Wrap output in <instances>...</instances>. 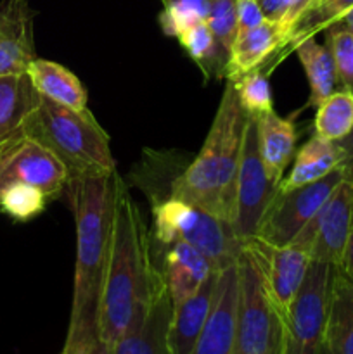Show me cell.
Segmentation results:
<instances>
[{
    "mask_svg": "<svg viewBox=\"0 0 353 354\" xmlns=\"http://www.w3.org/2000/svg\"><path fill=\"white\" fill-rule=\"evenodd\" d=\"M151 244L144 216L116 175L109 254L99 304V334L107 346H113L144 313L163 282Z\"/></svg>",
    "mask_w": 353,
    "mask_h": 354,
    "instance_id": "1",
    "label": "cell"
},
{
    "mask_svg": "<svg viewBox=\"0 0 353 354\" xmlns=\"http://www.w3.org/2000/svg\"><path fill=\"white\" fill-rule=\"evenodd\" d=\"M248 121L249 114L239 102L234 82L227 80L206 140L199 154L173 180L170 196L232 223Z\"/></svg>",
    "mask_w": 353,
    "mask_h": 354,
    "instance_id": "2",
    "label": "cell"
},
{
    "mask_svg": "<svg viewBox=\"0 0 353 354\" xmlns=\"http://www.w3.org/2000/svg\"><path fill=\"white\" fill-rule=\"evenodd\" d=\"M114 176L69 180L66 189L76 227L75 283L68 328H99L100 292L113 225Z\"/></svg>",
    "mask_w": 353,
    "mask_h": 354,
    "instance_id": "3",
    "label": "cell"
},
{
    "mask_svg": "<svg viewBox=\"0 0 353 354\" xmlns=\"http://www.w3.org/2000/svg\"><path fill=\"white\" fill-rule=\"evenodd\" d=\"M24 131L57 156L71 180L116 175L109 135L89 109L76 111L42 97Z\"/></svg>",
    "mask_w": 353,
    "mask_h": 354,
    "instance_id": "4",
    "label": "cell"
},
{
    "mask_svg": "<svg viewBox=\"0 0 353 354\" xmlns=\"http://www.w3.org/2000/svg\"><path fill=\"white\" fill-rule=\"evenodd\" d=\"M151 235L161 245L175 241L194 245L210 259L217 272L234 265L242 249V241L235 235L230 221L173 196L152 204Z\"/></svg>",
    "mask_w": 353,
    "mask_h": 354,
    "instance_id": "5",
    "label": "cell"
},
{
    "mask_svg": "<svg viewBox=\"0 0 353 354\" xmlns=\"http://www.w3.org/2000/svg\"><path fill=\"white\" fill-rule=\"evenodd\" d=\"M235 265L237 317L232 354H279L282 313L270 294L258 261L244 244Z\"/></svg>",
    "mask_w": 353,
    "mask_h": 354,
    "instance_id": "6",
    "label": "cell"
},
{
    "mask_svg": "<svg viewBox=\"0 0 353 354\" xmlns=\"http://www.w3.org/2000/svg\"><path fill=\"white\" fill-rule=\"evenodd\" d=\"M336 266L311 261L307 277L282 317L279 354H318L325 339Z\"/></svg>",
    "mask_w": 353,
    "mask_h": 354,
    "instance_id": "7",
    "label": "cell"
},
{
    "mask_svg": "<svg viewBox=\"0 0 353 354\" xmlns=\"http://www.w3.org/2000/svg\"><path fill=\"white\" fill-rule=\"evenodd\" d=\"M279 187L280 183L270 178L266 173L260 154L256 120L249 116L244 142H242L241 165H239L237 185H235L234 218H232L235 235L242 242L256 235L260 223L265 218L270 204L273 203V197L279 192Z\"/></svg>",
    "mask_w": 353,
    "mask_h": 354,
    "instance_id": "8",
    "label": "cell"
},
{
    "mask_svg": "<svg viewBox=\"0 0 353 354\" xmlns=\"http://www.w3.org/2000/svg\"><path fill=\"white\" fill-rule=\"evenodd\" d=\"M353 228V176L346 173L324 206L298 232L289 244L303 249L311 261L338 268Z\"/></svg>",
    "mask_w": 353,
    "mask_h": 354,
    "instance_id": "9",
    "label": "cell"
},
{
    "mask_svg": "<svg viewBox=\"0 0 353 354\" xmlns=\"http://www.w3.org/2000/svg\"><path fill=\"white\" fill-rule=\"evenodd\" d=\"M69 180L57 156L26 131L0 144V192L12 183H28L44 190L48 199H57Z\"/></svg>",
    "mask_w": 353,
    "mask_h": 354,
    "instance_id": "10",
    "label": "cell"
},
{
    "mask_svg": "<svg viewBox=\"0 0 353 354\" xmlns=\"http://www.w3.org/2000/svg\"><path fill=\"white\" fill-rule=\"evenodd\" d=\"M346 176L343 165L324 178L291 190H280L273 197L255 237L273 245H287L298 232L317 214L325 201Z\"/></svg>",
    "mask_w": 353,
    "mask_h": 354,
    "instance_id": "11",
    "label": "cell"
},
{
    "mask_svg": "<svg viewBox=\"0 0 353 354\" xmlns=\"http://www.w3.org/2000/svg\"><path fill=\"white\" fill-rule=\"evenodd\" d=\"M242 244L258 261L270 294L284 317L307 277L310 254L293 244L273 245L256 237L246 239Z\"/></svg>",
    "mask_w": 353,
    "mask_h": 354,
    "instance_id": "12",
    "label": "cell"
},
{
    "mask_svg": "<svg viewBox=\"0 0 353 354\" xmlns=\"http://www.w3.org/2000/svg\"><path fill=\"white\" fill-rule=\"evenodd\" d=\"M237 263V261H235ZM218 272L213 306L192 354H232L237 317V265Z\"/></svg>",
    "mask_w": 353,
    "mask_h": 354,
    "instance_id": "13",
    "label": "cell"
},
{
    "mask_svg": "<svg viewBox=\"0 0 353 354\" xmlns=\"http://www.w3.org/2000/svg\"><path fill=\"white\" fill-rule=\"evenodd\" d=\"M33 17L28 0L0 2V76L26 73L37 59Z\"/></svg>",
    "mask_w": 353,
    "mask_h": 354,
    "instance_id": "14",
    "label": "cell"
},
{
    "mask_svg": "<svg viewBox=\"0 0 353 354\" xmlns=\"http://www.w3.org/2000/svg\"><path fill=\"white\" fill-rule=\"evenodd\" d=\"M172 311L173 304L163 279L144 313L111 346V354H170L168 327Z\"/></svg>",
    "mask_w": 353,
    "mask_h": 354,
    "instance_id": "15",
    "label": "cell"
},
{
    "mask_svg": "<svg viewBox=\"0 0 353 354\" xmlns=\"http://www.w3.org/2000/svg\"><path fill=\"white\" fill-rule=\"evenodd\" d=\"M165 248V265L161 266V273L172 304L176 306L197 292L208 277L217 270L199 249L187 242L175 241Z\"/></svg>",
    "mask_w": 353,
    "mask_h": 354,
    "instance_id": "16",
    "label": "cell"
},
{
    "mask_svg": "<svg viewBox=\"0 0 353 354\" xmlns=\"http://www.w3.org/2000/svg\"><path fill=\"white\" fill-rule=\"evenodd\" d=\"M218 272L211 273L197 292L173 306L168 327L170 354H192L213 306Z\"/></svg>",
    "mask_w": 353,
    "mask_h": 354,
    "instance_id": "17",
    "label": "cell"
},
{
    "mask_svg": "<svg viewBox=\"0 0 353 354\" xmlns=\"http://www.w3.org/2000/svg\"><path fill=\"white\" fill-rule=\"evenodd\" d=\"M289 44V37L275 21L265 19L260 26L235 38L228 54L224 76L237 80L246 73L258 69L263 62Z\"/></svg>",
    "mask_w": 353,
    "mask_h": 354,
    "instance_id": "18",
    "label": "cell"
},
{
    "mask_svg": "<svg viewBox=\"0 0 353 354\" xmlns=\"http://www.w3.org/2000/svg\"><path fill=\"white\" fill-rule=\"evenodd\" d=\"M40 99L28 73L0 76V144L23 133Z\"/></svg>",
    "mask_w": 353,
    "mask_h": 354,
    "instance_id": "19",
    "label": "cell"
},
{
    "mask_svg": "<svg viewBox=\"0 0 353 354\" xmlns=\"http://www.w3.org/2000/svg\"><path fill=\"white\" fill-rule=\"evenodd\" d=\"M255 120L263 165L270 178L280 183L296 151V124L291 118L279 116L275 111L262 114Z\"/></svg>",
    "mask_w": 353,
    "mask_h": 354,
    "instance_id": "20",
    "label": "cell"
},
{
    "mask_svg": "<svg viewBox=\"0 0 353 354\" xmlns=\"http://www.w3.org/2000/svg\"><path fill=\"white\" fill-rule=\"evenodd\" d=\"M31 83L42 97L76 111L89 109V93L75 73L47 59H33L26 69Z\"/></svg>",
    "mask_w": 353,
    "mask_h": 354,
    "instance_id": "21",
    "label": "cell"
},
{
    "mask_svg": "<svg viewBox=\"0 0 353 354\" xmlns=\"http://www.w3.org/2000/svg\"><path fill=\"white\" fill-rule=\"evenodd\" d=\"M343 165L341 149L336 142L314 135L294 154L293 168L280 182V190L298 189L324 178Z\"/></svg>",
    "mask_w": 353,
    "mask_h": 354,
    "instance_id": "22",
    "label": "cell"
},
{
    "mask_svg": "<svg viewBox=\"0 0 353 354\" xmlns=\"http://www.w3.org/2000/svg\"><path fill=\"white\" fill-rule=\"evenodd\" d=\"M325 342L334 354H353V282L336 268Z\"/></svg>",
    "mask_w": 353,
    "mask_h": 354,
    "instance_id": "23",
    "label": "cell"
},
{
    "mask_svg": "<svg viewBox=\"0 0 353 354\" xmlns=\"http://www.w3.org/2000/svg\"><path fill=\"white\" fill-rule=\"evenodd\" d=\"M293 48L303 66L308 86H310L308 104L317 107L322 100H325L334 92L336 85H338V75H336V66L331 52L325 45L317 44L314 37L298 41Z\"/></svg>",
    "mask_w": 353,
    "mask_h": 354,
    "instance_id": "24",
    "label": "cell"
},
{
    "mask_svg": "<svg viewBox=\"0 0 353 354\" xmlns=\"http://www.w3.org/2000/svg\"><path fill=\"white\" fill-rule=\"evenodd\" d=\"M315 135L339 142L353 130V88L334 90L317 106L314 120Z\"/></svg>",
    "mask_w": 353,
    "mask_h": 354,
    "instance_id": "25",
    "label": "cell"
},
{
    "mask_svg": "<svg viewBox=\"0 0 353 354\" xmlns=\"http://www.w3.org/2000/svg\"><path fill=\"white\" fill-rule=\"evenodd\" d=\"M176 38L204 75L210 76L211 73L218 76L224 75L228 54L213 37L206 21H201V23L185 28Z\"/></svg>",
    "mask_w": 353,
    "mask_h": 354,
    "instance_id": "26",
    "label": "cell"
},
{
    "mask_svg": "<svg viewBox=\"0 0 353 354\" xmlns=\"http://www.w3.org/2000/svg\"><path fill=\"white\" fill-rule=\"evenodd\" d=\"M47 194L28 183H12L0 192V211L14 221H30L44 213Z\"/></svg>",
    "mask_w": 353,
    "mask_h": 354,
    "instance_id": "27",
    "label": "cell"
},
{
    "mask_svg": "<svg viewBox=\"0 0 353 354\" xmlns=\"http://www.w3.org/2000/svg\"><path fill=\"white\" fill-rule=\"evenodd\" d=\"M353 9V0H314L310 9L300 17L293 30L291 45L314 37L317 31L325 30L331 24L338 23L348 10Z\"/></svg>",
    "mask_w": 353,
    "mask_h": 354,
    "instance_id": "28",
    "label": "cell"
},
{
    "mask_svg": "<svg viewBox=\"0 0 353 354\" xmlns=\"http://www.w3.org/2000/svg\"><path fill=\"white\" fill-rule=\"evenodd\" d=\"M232 82H234L239 102L249 116L258 118L273 111L272 90H270L269 76L265 71L258 68Z\"/></svg>",
    "mask_w": 353,
    "mask_h": 354,
    "instance_id": "29",
    "label": "cell"
},
{
    "mask_svg": "<svg viewBox=\"0 0 353 354\" xmlns=\"http://www.w3.org/2000/svg\"><path fill=\"white\" fill-rule=\"evenodd\" d=\"M159 26L166 37L176 38L185 28L206 21L208 0H161Z\"/></svg>",
    "mask_w": 353,
    "mask_h": 354,
    "instance_id": "30",
    "label": "cell"
},
{
    "mask_svg": "<svg viewBox=\"0 0 353 354\" xmlns=\"http://www.w3.org/2000/svg\"><path fill=\"white\" fill-rule=\"evenodd\" d=\"M325 38V47L332 55L336 66L338 83L345 88H353V31L341 21L331 24Z\"/></svg>",
    "mask_w": 353,
    "mask_h": 354,
    "instance_id": "31",
    "label": "cell"
},
{
    "mask_svg": "<svg viewBox=\"0 0 353 354\" xmlns=\"http://www.w3.org/2000/svg\"><path fill=\"white\" fill-rule=\"evenodd\" d=\"M206 23L227 54L237 38V0H208Z\"/></svg>",
    "mask_w": 353,
    "mask_h": 354,
    "instance_id": "32",
    "label": "cell"
},
{
    "mask_svg": "<svg viewBox=\"0 0 353 354\" xmlns=\"http://www.w3.org/2000/svg\"><path fill=\"white\" fill-rule=\"evenodd\" d=\"M260 3H262L266 19L275 21L284 28L291 44L294 26L300 17L310 9L314 0H260Z\"/></svg>",
    "mask_w": 353,
    "mask_h": 354,
    "instance_id": "33",
    "label": "cell"
},
{
    "mask_svg": "<svg viewBox=\"0 0 353 354\" xmlns=\"http://www.w3.org/2000/svg\"><path fill=\"white\" fill-rule=\"evenodd\" d=\"M61 354H111V346L100 339L99 328H68Z\"/></svg>",
    "mask_w": 353,
    "mask_h": 354,
    "instance_id": "34",
    "label": "cell"
},
{
    "mask_svg": "<svg viewBox=\"0 0 353 354\" xmlns=\"http://www.w3.org/2000/svg\"><path fill=\"white\" fill-rule=\"evenodd\" d=\"M266 19L260 0H237V37Z\"/></svg>",
    "mask_w": 353,
    "mask_h": 354,
    "instance_id": "35",
    "label": "cell"
},
{
    "mask_svg": "<svg viewBox=\"0 0 353 354\" xmlns=\"http://www.w3.org/2000/svg\"><path fill=\"white\" fill-rule=\"evenodd\" d=\"M338 147L341 149L343 154V168L346 169L348 175L353 176V130L350 131L348 137H345L343 140L336 142Z\"/></svg>",
    "mask_w": 353,
    "mask_h": 354,
    "instance_id": "36",
    "label": "cell"
},
{
    "mask_svg": "<svg viewBox=\"0 0 353 354\" xmlns=\"http://www.w3.org/2000/svg\"><path fill=\"white\" fill-rule=\"evenodd\" d=\"M338 270L346 277V279L353 282V228L352 234H350L348 244H346L345 254H343V261L341 265L338 266Z\"/></svg>",
    "mask_w": 353,
    "mask_h": 354,
    "instance_id": "37",
    "label": "cell"
},
{
    "mask_svg": "<svg viewBox=\"0 0 353 354\" xmlns=\"http://www.w3.org/2000/svg\"><path fill=\"white\" fill-rule=\"evenodd\" d=\"M339 21H341V23L345 24L346 28H350V30L353 31V9H352V10H348V12H346L345 16H343L341 19H339Z\"/></svg>",
    "mask_w": 353,
    "mask_h": 354,
    "instance_id": "38",
    "label": "cell"
},
{
    "mask_svg": "<svg viewBox=\"0 0 353 354\" xmlns=\"http://www.w3.org/2000/svg\"><path fill=\"white\" fill-rule=\"evenodd\" d=\"M318 354H334L332 353V349L327 346V342H325V339H324V342H322L320 349H318Z\"/></svg>",
    "mask_w": 353,
    "mask_h": 354,
    "instance_id": "39",
    "label": "cell"
}]
</instances>
